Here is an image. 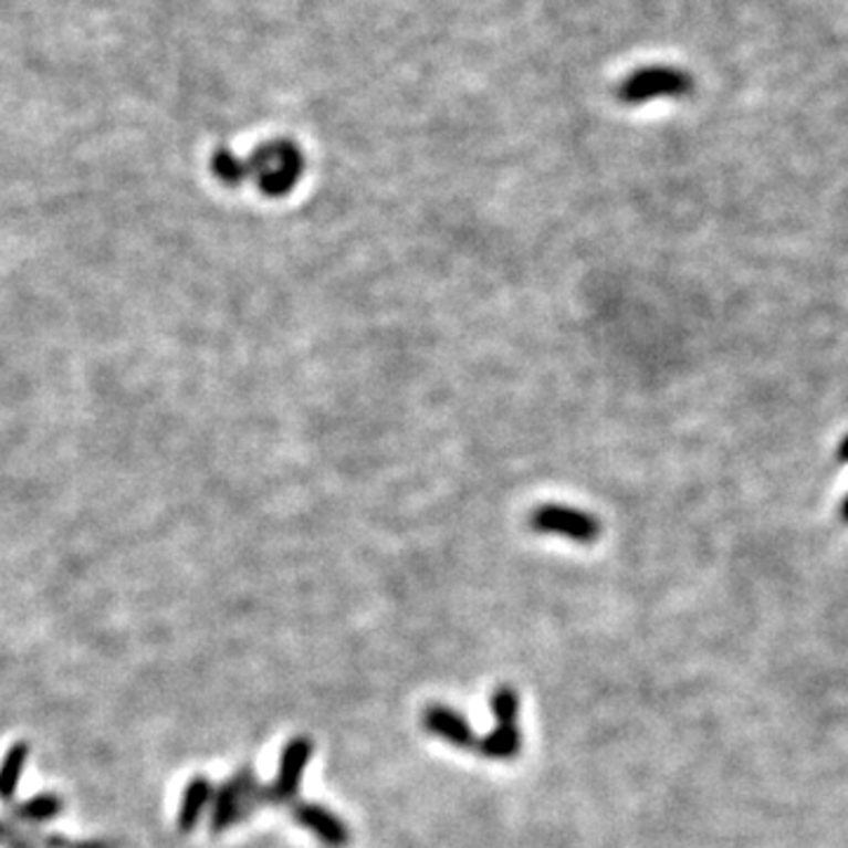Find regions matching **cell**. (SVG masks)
<instances>
[{
	"label": "cell",
	"mask_w": 848,
	"mask_h": 848,
	"mask_svg": "<svg viewBox=\"0 0 848 848\" xmlns=\"http://www.w3.org/2000/svg\"><path fill=\"white\" fill-rule=\"evenodd\" d=\"M304 154L291 139H274L260 144L250 158H239L229 149H218L212 156V175L224 187H241L255 182L266 198H283L291 193L304 175Z\"/></svg>",
	"instance_id": "1"
},
{
	"label": "cell",
	"mask_w": 848,
	"mask_h": 848,
	"mask_svg": "<svg viewBox=\"0 0 848 848\" xmlns=\"http://www.w3.org/2000/svg\"><path fill=\"white\" fill-rule=\"evenodd\" d=\"M693 87L695 83L689 71L674 66H646L631 71L618 85V100L629 106L656 100H683L693 93Z\"/></svg>",
	"instance_id": "2"
},
{
	"label": "cell",
	"mask_w": 848,
	"mask_h": 848,
	"mask_svg": "<svg viewBox=\"0 0 848 848\" xmlns=\"http://www.w3.org/2000/svg\"><path fill=\"white\" fill-rule=\"evenodd\" d=\"M528 523L531 528L540 535L564 537L577 545H591L594 540H599L601 535V523L597 516L585 510L570 507V504H558V502L540 504V507L531 514Z\"/></svg>",
	"instance_id": "3"
},
{
	"label": "cell",
	"mask_w": 848,
	"mask_h": 848,
	"mask_svg": "<svg viewBox=\"0 0 848 848\" xmlns=\"http://www.w3.org/2000/svg\"><path fill=\"white\" fill-rule=\"evenodd\" d=\"M260 792L262 787L258 785L255 775L248 768H241L233 778L218 792V799H214V810H212V833H224L227 827L233 823H239L245 814H250V808L260 806Z\"/></svg>",
	"instance_id": "4"
},
{
	"label": "cell",
	"mask_w": 848,
	"mask_h": 848,
	"mask_svg": "<svg viewBox=\"0 0 848 848\" xmlns=\"http://www.w3.org/2000/svg\"><path fill=\"white\" fill-rule=\"evenodd\" d=\"M312 743L306 737H295L285 745L281 754V766L274 785L262 787L260 804H287L297 797L300 783L304 778V768L312 760Z\"/></svg>",
	"instance_id": "5"
},
{
	"label": "cell",
	"mask_w": 848,
	"mask_h": 848,
	"mask_svg": "<svg viewBox=\"0 0 848 848\" xmlns=\"http://www.w3.org/2000/svg\"><path fill=\"white\" fill-rule=\"evenodd\" d=\"M293 816L300 825H304L331 848H345L349 844V827L345 825V820H339L335 814H331L326 806L300 804L295 806Z\"/></svg>",
	"instance_id": "6"
},
{
	"label": "cell",
	"mask_w": 848,
	"mask_h": 848,
	"mask_svg": "<svg viewBox=\"0 0 848 848\" xmlns=\"http://www.w3.org/2000/svg\"><path fill=\"white\" fill-rule=\"evenodd\" d=\"M422 724L429 733L443 737L446 743L456 745V747L469 750V747L479 745L474 729L467 724V719L460 712H453L450 708H443V705L427 708L425 716H422Z\"/></svg>",
	"instance_id": "7"
},
{
	"label": "cell",
	"mask_w": 848,
	"mask_h": 848,
	"mask_svg": "<svg viewBox=\"0 0 848 848\" xmlns=\"http://www.w3.org/2000/svg\"><path fill=\"white\" fill-rule=\"evenodd\" d=\"M477 750L483 756H489V760H502V762L514 760L521 750V733L516 724H510V726L498 724L495 731H491L489 735H483V740H479Z\"/></svg>",
	"instance_id": "8"
},
{
	"label": "cell",
	"mask_w": 848,
	"mask_h": 848,
	"mask_svg": "<svg viewBox=\"0 0 848 848\" xmlns=\"http://www.w3.org/2000/svg\"><path fill=\"white\" fill-rule=\"evenodd\" d=\"M212 797V785L201 778H193L187 789H185V797H182V806H179V827H182V833H189V829H193V825L198 823V818H201V814L206 810L208 802Z\"/></svg>",
	"instance_id": "9"
},
{
	"label": "cell",
	"mask_w": 848,
	"mask_h": 848,
	"mask_svg": "<svg viewBox=\"0 0 848 848\" xmlns=\"http://www.w3.org/2000/svg\"><path fill=\"white\" fill-rule=\"evenodd\" d=\"M27 756H29V747L24 743H20V745L10 747L3 764H0V799L3 802H10L14 797L17 785H20V781H22Z\"/></svg>",
	"instance_id": "10"
},
{
	"label": "cell",
	"mask_w": 848,
	"mask_h": 848,
	"mask_svg": "<svg viewBox=\"0 0 848 848\" xmlns=\"http://www.w3.org/2000/svg\"><path fill=\"white\" fill-rule=\"evenodd\" d=\"M491 710L498 719V724L510 726L516 724V714H519V695L510 685H502L491 698Z\"/></svg>",
	"instance_id": "11"
},
{
	"label": "cell",
	"mask_w": 848,
	"mask_h": 848,
	"mask_svg": "<svg viewBox=\"0 0 848 848\" xmlns=\"http://www.w3.org/2000/svg\"><path fill=\"white\" fill-rule=\"evenodd\" d=\"M20 810H22V816L29 820H48L60 810V799L52 797V794H43V797L31 799Z\"/></svg>",
	"instance_id": "12"
},
{
	"label": "cell",
	"mask_w": 848,
	"mask_h": 848,
	"mask_svg": "<svg viewBox=\"0 0 848 848\" xmlns=\"http://www.w3.org/2000/svg\"><path fill=\"white\" fill-rule=\"evenodd\" d=\"M837 460H839L841 464H848V437H844V439L839 441V448H837Z\"/></svg>",
	"instance_id": "13"
},
{
	"label": "cell",
	"mask_w": 848,
	"mask_h": 848,
	"mask_svg": "<svg viewBox=\"0 0 848 848\" xmlns=\"http://www.w3.org/2000/svg\"><path fill=\"white\" fill-rule=\"evenodd\" d=\"M841 519L848 523V495H846V500L841 502Z\"/></svg>",
	"instance_id": "14"
}]
</instances>
